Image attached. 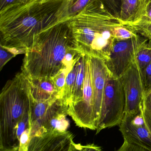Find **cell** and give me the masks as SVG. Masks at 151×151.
Wrapping results in <instances>:
<instances>
[{"mask_svg":"<svg viewBox=\"0 0 151 151\" xmlns=\"http://www.w3.org/2000/svg\"><path fill=\"white\" fill-rule=\"evenodd\" d=\"M67 113L78 127L97 130L90 58L87 55H86V73L82 96L79 101L69 106Z\"/></svg>","mask_w":151,"mask_h":151,"instance_id":"cell-6","label":"cell"},{"mask_svg":"<svg viewBox=\"0 0 151 151\" xmlns=\"http://www.w3.org/2000/svg\"><path fill=\"white\" fill-rule=\"evenodd\" d=\"M135 60L142 73L151 62V39L145 38L140 45L136 54Z\"/></svg>","mask_w":151,"mask_h":151,"instance_id":"cell-17","label":"cell"},{"mask_svg":"<svg viewBox=\"0 0 151 151\" xmlns=\"http://www.w3.org/2000/svg\"><path fill=\"white\" fill-rule=\"evenodd\" d=\"M145 38L137 36L124 40H115L105 64L110 74L119 78L135 58L136 54Z\"/></svg>","mask_w":151,"mask_h":151,"instance_id":"cell-7","label":"cell"},{"mask_svg":"<svg viewBox=\"0 0 151 151\" xmlns=\"http://www.w3.org/2000/svg\"><path fill=\"white\" fill-rule=\"evenodd\" d=\"M65 0H33L0 14V46L15 55L25 54L35 36L59 22Z\"/></svg>","mask_w":151,"mask_h":151,"instance_id":"cell-1","label":"cell"},{"mask_svg":"<svg viewBox=\"0 0 151 151\" xmlns=\"http://www.w3.org/2000/svg\"><path fill=\"white\" fill-rule=\"evenodd\" d=\"M72 68H64L60 72L51 78L55 84L56 88L60 93L61 100L63 98L66 76L71 71Z\"/></svg>","mask_w":151,"mask_h":151,"instance_id":"cell-21","label":"cell"},{"mask_svg":"<svg viewBox=\"0 0 151 151\" xmlns=\"http://www.w3.org/2000/svg\"><path fill=\"white\" fill-rule=\"evenodd\" d=\"M33 0H0V14L11 8L27 3Z\"/></svg>","mask_w":151,"mask_h":151,"instance_id":"cell-25","label":"cell"},{"mask_svg":"<svg viewBox=\"0 0 151 151\" xmlns=\"http://www.w3.org/2000/svg\"><path fill=\"white\" fill-rule=\"evenodd\" d=\"M86 55L81 54L78 59L77 75L69 105L79 101L82 96L86 73Z\"/></svg>","mask_w":151,"mask_h":151,"instance_id":"cell-16","label":"cell"},{"mask_svg":"<svg viewBox=\"0 0 151 151\" xmlns=\"http://www.w3.org/2000/svg\"><path fill=\"white\" fill-rule=\"evenodd\" d=\"M119 126L124 141L151 151V133L144 122L142 107L137 113L124 114Z\"/></svg>","mask_w":151,"mask_h":151,"instance_id":"cell-9","label":"cell"},{"mask_svg":"<svg viewBox=\"0 0 151 151\" xmlns=\"http://www.w3.org/2000/svg\"><path fill=\"white\" fill-rule=\"evenodd\" d=\"M79 56L74 62L71 71L66 76V79L65 85L64 88L62 100L65 105L67 106V108L71 102L72 91L74 86V82H75L76 75H77L78 61Z\"/></svg>","mask_w":151,"mask_h":151,"instance_id":"cell-18","label":"cell"},{"mask_svg":"<svg viewBox=\"0 0 151 151\" xmlns=\"http://www.w3.org/2000/svg\"><path fill=\"white\" fill-rule=\"evenodd\" d=\"M142 110L144 122L151 133V90L144 95Z\"/></svg>","mask_w":151,"mask_h":151,"instance_id":"cell-20","label":"cell"},{"mask_svg":"<svg viewBox=\"0 0 151 151\" xmlns=\"http://www.w3.org/2000/svg\"><path fill=\"white\" fill-rule=\"evenodd\" d=\"M141 16L143 12L144 9L145 8L146 5L149 3L150 2L151 0H141Z\"/></svg>","mask_w":151,"mask_h":151,"instance_id":"cell-31","label":"cell"},{"mask_svg":"<svg viewBox=\"0 0 151 151\" xmlns=\"http://www.w3.org/2000/svg\"><path fill=\"white\" fill-rule=\"evenodd\" d=\"M139 34L127 26L121 24L115 27L113 29V35L115 40H124L137 36Z\"/></svg>","mask_w":151,"mask_h":151,"instance_id":"cell-19","label":"cell"},{"mask_svg":"<svg viewBox=\"0 0 151 151\" xmlns=\"http://www.w3.org/2000/svg\"><path fill=\"white\" fill-rule=\"evenodd\" d=\"M69 132H49L31 138L27 151H68L73 141Z\"/></svg>","mask_w":151,"mask_h":151,"instance_id":"cell-10","label":"cell"},{"mask_svg":"<svg viewBox=\"0 0 151 151\" xmlns=\"http://www.w3.org/2000/svg\"><path fill=\"white\" fill-rule=\"evenodd\" d=\"M67 107L61 106L44 123L43 126V133L49 132H65L67 131L70 126L66 118L68 114Z\"/></svg>","mask_w":151,"mask_h":151,"instance_id":"cell-13","label":"cell"},{"mask_svg":"<svg viewBox=\"0 0 151 151\" xmlns=\"http://www.w3.org/2000/svg\"><path fill=\"white\" fill-rule=\"evenodd\" d=\"M144 95L151 90V62L142 73Z\"/></svg>","mask_w":151,"mask_h":151,"instance_id":"cell-24","label":"cell"},{"mask_svg":"<svg viewBox=\"0 0 151 151\" xmlns=\"http://www.w3.org/2000/svg\"><path fill=\"white\" fill-rule=\"evenodd\" d=\"M100 1L113 15L119 18L121 8V0H100Z\"/></svg>","mask_w":151,"mask_h":151,"instance_id":"cell-23","label":"cell"},{"mask_svg":"<svg viewBox=\"0 0 151 151\" xmlns=\"http://www.w3.org/2000/svg\"><path fill=\"white\" fill-rule=\"evenodd\" d=\"M75 48L69 19L60 21L35 36L25 54L22 72L30 79L51 78L64 69L66 55Z\"/></svg>","mask_w":151,"mask_h":151,"instance_id":"cell-2","label":"cell"},{"mask_svg":"<svg viewBox=\"0 0 151 151\" xmlns=\"http://www.w3.org/2000/svg\"><path fill=\"white\" fill-rule=\"evenodd\" d=\"M31 128L26 129L20 138L19 151H27L30 141Z\"/></svg>","mask_w":151,"mask_h":151,"instance_id":"cell-28","label":"cell"},{"mask_svg":"<svg viewBox=\"0 0 151 151\" xmlns=\"http://www.w3.org/2000/svg\"><path fill=\"white\" fill-rule=\"evenodd\" d=\"M141 15V0H121L119 19L122 24L127 26L135 23Z\"/></svg>","mask_w":151,"mask_h":151,"instance_id":"cell-14","label":"cell"},{"mask_svg":"<svg viewBox=\"0 0 151 151\" xmlns=\"http://www.w3.org/2000/svg\"><path fill=\"white\" fill-rule=\"evenodd\" d=\"M69 151H103L100 147L95 145H82L73 142L71 144Z\"/></svg>","mask_w":151,"mask_h":151,"instance_id":"cell-26","label":"cell"},{"mask_svg":"<svg viewBox=\"0 0 151 151\" xmlns=\"http://www.w3.org/2000/svg\"><path fill=\"white\" fill-rule=\"evenodd\" d=\"M116 151H149L140 146L129 143L124 141L121 147Z\"/></svg>","mask_w":151,"mask_h":151,"instance_id":"cell-30","label":"cell"},{"mask_svg":"<svg viewBox=\"0 0 151 151\" xmlns=\"http://www.w3.org/2000/svg\"><path fill=\"white\" fill-rule=\"evenodd\" d=\"M127 26L132 28L143 37L151 39V21L137 22Z\"/></svg>","mask_w":151,"mask_h":151,"instance_id":"cell-22","label":"cell"},{"mask_svg":"<svg viewBox=\"0 0 151 151\" xmlns=\"http://www.w3.org/2000/svg\"><path fill=\"white\" fill-rule=\"evenodd\" d=\"M96 0H65L60 9L59 22L67 20L81 12Z\"/></svg>","mask_w":151,"mask_h":151,"instance_id":"cell-15","label":"cell"},{"mask_svg":"<svg viewBox=\"0 0 151 151\" xmlns=\"http://www.w3.org/2000/svg\"><path fill=\"white\" fill-rule=\"evenodd\" d=\"M15 56L13 53L0 46V70H1L4 66Z\"/></svg>","mask_w":151,"mask_h":151,"instance_id":"cell-27","label":"cell"},{"mask_svg":"<svg viewBox=\"0 0 151 151\" xmlns=\"http://www.w3.org/2000/svg\"><path fill=\"white\" fill-rule=\"evenodd\" d=\"M149 21H151V1L145 6L140 18L135 23Z\"/></svg>","mask_w":151,"mask_h":151,"instance_id":"cell-29","label":"cell"},{"mask_svg":"<svg viewBox=\"0 0 151 151\" xmlns=\"http://www.w3.org/2000/svg\"><path fill=\"white\" fill-rule=\"evenodd\" d=\"M90 58L95 116L98 126L104 91L110 72L107 69L105 62L103 59L94 57L90 56Z\"/></svg>","mask_w":151,"mask_h":151,"instance_id":"cell-11","label":"cell"},{"mask_svg":"<svg viewBox=\"0 0 151 151\" xmlns=\"http://www.w3.org/2000/svg\"><path fill=\"white\" fill-rule=\"evenodd\" d=\"M0 151H19V146L9 148V149L0 148Z\"/></svg>","mask_w":151,"mask_h":151,"instance_id":"cell-32","label":"cell"},{"mask_svg":"<svg viewBox=\"0 0 151 151\" xmlns=\"http://www.w3.org/2000/svg\"><path fill=\"white\" fill-rule=\"evenodd\" d=\"M33 103L30 80L22 72L6 83L0 95V148L19 146L16 128Z\"/></svg>","mask_w":151,"mask_h":151,"instance_id":"cell-4","label":"cell"},{"mask_svg":"<svg viewBox=\"0 0 151 151\" xmlns=\"http://www.w3.org/2000/svg\"></svg>","mask_w":151,"mask_h":151,"instance_id":"cell-33","label":"cell"},{"mask_svg":"<svg viewBox=\"0 0 151 151\" xmlns=\"http://www.w3.org/2000/svg\"><path fill=\"white\" fill-rule=\"evenodd\" d=\"M29 79L31 94L34 101L55 102L61 99L60 93L51 78Z\"/></svg>","mask_w":151,"mask_h":151,"instance_id":"cell-12","label":"cell"},{"mask_svg":"<svg viewBox=\"0 0 151 151\" xmlns=\"http://www.w3.org/2000/svg\"><path fill=\"white\" fill-rule=\"evenodd\" d=\"M69 20L77 50L107 62L115 41L113 29L122 24L119 19L96 0Z\"/></svg>","mask_w":151,"mask_h":151,"instance_id":"cell-3","label":"cell"},{"mask_svg":"<svg viewBox=\"0 0 151 151\" xmlns=\"http://www.w3.org/2000/svg\"><path fill=\"white\" fill-rule=\"evenodd\" d=\"M126 98L119 78L109 73L103 96L101 114L97 134L107 128L119 126L125 112Z\"/></svg>","mask_w":151,"mask_h":151,"instance_id":"cell-5","label":"cell"},{"mask_svg":"<svg viewBox=\"0 0 151 151\" xmlns=\"http://www.w3.org/2000/svg\"><path fill=\"white\" fill-rule=\"evenodd\" d=\"M119 79L125 92V114L137 113L142 107L144 89L142 73L135 58Z\"/></svg>","mask_w":151,"mask_h":151,"instance_id":"cell-8","label":"cell"}]
</instances>
